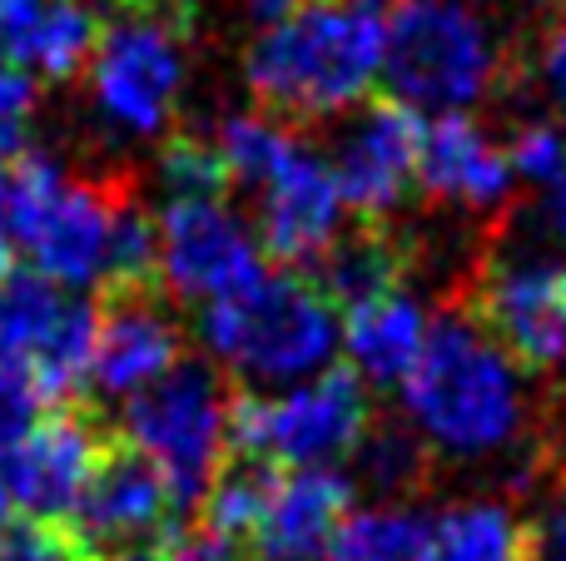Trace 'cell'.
Segmentation results:
<instances>
[{
    "mask_svg": "<svg viewBox=\"0 0 566 561\" xmlns=\"http://www.w3.org/2000/svg\"><path fill=\"white\" fill-rule=\"evenodd\" d=\"M10 517H15V502H10L6 483H0V532H6V527H10Z\"/></svg>",
    "mask_w": 566,
    "mask_h": 561,
    "instance_id": "40",
    "label": "cell"
},
{
    "mask_svg": "<svg viewBox=\"0 0 566 561\" xmlns=\"http://www.w3.org/2000/svg\"><path fill=\"white\" fill-rule=\"evenodd\" d=\"M537 70H542V85H547V95H552V105H557V115L566 119V6L557 10V20L547 25V35H542Z\"/></svg>",
    "mask_w": 566,
    "mask_h": 561,
    "instance_id": "34",
    "label": "cell"
},
{
    "mask_svg": "<svg viewBox=\"0 0 566 561\" xmlns=\"http://www.w3.org/2000/svg\"><path fill=\"white\" fill-rule=\"evenodd\" d=\"M259 234L224 199H169L159 214V278L185 304H214L264 274Z\"/></svg>",
    "mask_w": 566,
    "mask_h": 561,
    "instance_id": "9",
    "label": "cell"
},
{
    "mask_svg": "<svg viewBox=\"0 0 566 561\" xmlns=\"http://www.w3.org/2000/svg\"><path fill=\"white\" fill-rule=\"evenodd\" d=\"M303 6H308V0H244V15L254 20L259 30H269V25H283L289 15H298Z\"/></svg>",
    "mask_w": 566,
    "mask_h": 561,
    "instance_id": "38",
    "label": "cell"
},
{
    "mask_svg": "<svg viewBox=\"0 0 566 561\" xmlns=\"http://www.w3.org/2000/svg\"><path fill=\"white\" fill-rule=\"evenodd\" d=\"M512 70V55L468 0H392L382 15V95L412 109H468Z\"/></svg>",
    "mask_w": 566,
    "mask_h": 561,
    "instance_id": "3",
    "label": "cell"
},
{
    "mask_svg": "<svg viewBox=\"0 0 566 561\" xmlns=\"http://www.w3.org/2000/svg\"><path fill=\"white\" fill-rule=\"evenodd\" d=\"M418 561H532V522L492 497L452 502L428 522Z\"/></svg>",
    "mask_w": 566,
    "mask_h": 561,
    "instance_id": "20",
    "label": "cell"
},
{
    "mask_svg": "<svg viewBox=\"0 0 566 561\" xmlns=\"http://www.w3.org/2000/svg\"><path fill=\"white\" fill-rule=\"evenodd\" d=\"M109 6L129 10L135 20H165L175 30H195V0H109Z\"/></svg>",
    "mask_w": 566,
    "mask_h": 561,
    "instance_id": "36",
    "label": "cell"
},
{
    "mask_svg": "<svg viewBox=\"0 0 566 561\" xmlns=\"http://www.w3.org/2000/svg\"><path fill=\"white\" fill-rule=\"evenodd\" d=\"M378 0H308L283 25L259 30L244 55V80L264 115L303 125L358 105L378 80Z\"/></svg>",
    "mask_w": 566,
    "mask_h": 561,
    "instance_id": "2",
    "label": "cell"
},
{
    "mask_svg": "<svg viewBox=\"0 0 566 561\" xmlns=\"http://www.w3.org/2000/svg\"><path fill=\"white\" fill-rule=\"evenodd\" d=\"M129 561H165V557H159V547H155V552H139V557H129Z\"/></svg>",
    "mask_w": 566,
    "mask_h": 561,
    "instance_id": "41",
    "label": "cell"
},
{
    "mask_svg": "<svg viewBox=\"0 0 566 561\" xmlns=\"http://www.w3.org/2000/svg\"><path fill=\"white\" fill-rule=\"evenodd\" d=\"M199 334L234 373L289 383L328 363L338 348V308L303 268H264L249 288L199 308Z\"/></svg>",
    "mask_w": 566,
    "mask_h": 561,
    "instance_id": "4",
    "label": "cell"
},
{
    "mask_svg": "<svg viewBox=\"0 0 566 561\" xmlns=\"http://www.w3.org/2000/svg\"><path fill=\"white\" fill-rule=\"evenodd\" d=\"M0 561H95L80 532L70 522H50V517H10L0 532Z\"/></svg>",
    "mask_w": 566,
    "mask_h": 561,
    "instance_id": "29",
    "label": "cell"
},
{
    "mask_svg": "<svg viewBox=\"0 0 566 561\" xmlns=\"http://www.w3.org/2000/svg\"><path fill=\"white\" fill-rule=\"evenodd\" d=\"M363 463V483L382 497H398V493H418L428 483V443H418L412 433L402 427H368L363 443L353 447Z\"/></svg>",
    "mask_w": 566,
    "mask_h": 561,
    "instance_id": "27",
    "label": "cell"
},
{
    "mask_svg": "<svg viewBox=\"0 0 566 561\" xmlns=\"http://www.w3.org/2000/svg\"><path fill=\"white\" fill-rule=\"evenodd\" d=\"M65 522L95 552V561H129L139 552H155L179 527V512L165 473L125 433H105L95 473Z\"/></svg>",
    "mask_w": 566,
    "mask_h": 561,
    "instance_id": "8",
    "label": "cell"
},
{
    "mask_svg": "<svg viewBox=\"0 0 566 561\" xmlns=\"http://www.w3.org/2000/svg\"><path fill=\"white\" fill-rule=\"evenodd\" d=\"M507 149H497L462 109H448L422 125L418 145V189L432 199H458L468 209H497L512 189Z\"/></svg>",
    "mask_w": 566,
    "mask_h": 561,
    "instance_id": "17",
    "label": "cell"
},
{
    "mask_svg": "<svg viewBox=\"0 0 566 561\" xmlns=\"http://www.w3.org/2000/svg\"><path fill=\"white\" fill-rule=\"evenodd\" d=\"M249 561H279V557H254V552H249Z\"/></svg>",
    "mask_w": 566,
    "mask_h": 561,
    "instance_id": "42",
    "label": "cell"
},
{
    "mask_svg": "<svg viewBox=\"0 0 566 561\" xmlns=\"http://www.w3.org/2000/svg\"><path fill=\"white\" fill-rule=\"evenodd\" d=\"M532 561H566V483L557 487V502L532 522Z\"/></svg>",
    "mask_w": 566,
    "mask_h": 561,
    "instance_id": "35",
    "label": "cell"
},
{
    "mask_svg": "<svg viewBox=\"0 0 566 561\" xmlns=\"http://www.w3.org/2000/svg\"><path fill=\"white\" fill-rule=\"evenodd\" d=\"M30 119H35V75L0 65V169L30 149Z\"/></svg>",
    "mask_w": 566,
    "mask_h": 561,
    "instance_id": "31",
    "label": "cell"
},
{
    "mask_svg": "<svg viewBox=\"0 0 566 561\" xmlns=\"http://www.w3.org/2000/svg\"><path fill=\"white\" fill-rule=\"evenodd\" d=\"M60 184H65L60 165L50 155H40V149H25L20 159H10L0 169V234L15 248L30 239V229L45 214V204L55 199Z\"/></svg>",
    "mask_w": 566,
    "mask_h": 561,
    "instance_id": "26",
    "label": "cell"
},
{
    "mask_svg": "<svg viewBox=\"0 0 566 561\" xmlns=\"http://www.w3.org/2000/svg\"><path fill=\"white\" fill-rule=\"evenodd\" d=\"M338 219H343V199L328 159L298 149L264 184L259 248L279 268H308L323 254V244L338 234Z\"/></svg>",
    "mask_w": 566,
    "mask_h": 561,
    "instance_id": "15",
    "label": "cell"
},
{
    "mask_svg": "<svg viewBox=\"0 0 566 561\" xmlns=\"http://www.w3.org/2000/svg\"><path fill=\"white\" fill-rule=\"evenodd\" d=\"M412 264H418V244L392 219H353V229L323 244V254L308 264V278L338 314H353L408 284Z\"/></svg>",
    "mask_w": 566,
    "mask_h": 561,
    "instance_id": "16",
    "label": "cell"
},
{
    "mask_svg": "<svg viewBox=\"0 0 566 561\" xmlns=\"http://www.w3.org/2000/svg\"><path fill=\"white\" fill-rule=\"evenodd\" d=\"M159 174H165L169 199H229L234 194V174H229L219 145L199 135H169L159 149Z\"/></svg>",
    "mask_w": 566,
    "mask_h": 561,
    "instance_id": "28",
    "label": "cell"
},
{
    "mask_svg": "<svg viewBox=\"0 0 566 561\" xmlns=\"http://www.w3.org/2000/svg\"><path fill=\"white\" fill-rule=\"evenodd\" d=\"M40 413H45V398H40L35 378L20 363H0V463H6L10 447L35 427Z\"/></svg>",
    "mask_w": 566,
    "mask_h": 561,
    "instance_id": "32",
    "label": "cell"
},
{
    "mask_svg": "<svg viewBox=\"0 0 566 561\" xmlns=\"http://www.w3.org/2000/svg\"><path fill=\"white\" fill-rule=\"evenodd\" d=\"M537 214H542V224H547L552 239H566V165H562L557 179H547V194H542Z\"/></svg>",
    "mask_w": 566,
    "mask_h": 561,
    "instance_id": "37",
    "label": "cell"
},
{
    "mask_svg": "<svg viewBox=\"0 0 566 561\" xmlns=\"http://www.w3.org/2000/svg\"><path fill=\"white\" fill-rule=\"evenodd\" d=\"M522 373L566 363V268L562 264H478L448 294Z\"/></svg>",
    "mask_w": 566,
    "mask_h": 561,
    "instance_id": "7",
    "label": "cell"
},
{
    "mask_svg": "<svg viewBox=\"0 0 566 561\" xmlns=\"http://www.w3.org/2000/svg\"><path fill=\"white\" fill-rule=\"evenodd\" d=\"M418 145H422V109L392 95H373L368 115L343 135L333 155L343 209L353 219H392L408 194L418 189Z\"/></svg>",
    "mask_w": 566,
    "mask_h": 561,
    "instance_id": "12",
    "label": "cell"
},
{
    "mask_svg": "<svg viewBox=\"0 0 566 561\" xmlns=\"http://www.w3.org/2000/svg\"><path fill=\"white\" fill-rule=\"evenodd\" d=\"M353 502H358V487L338 467H279L249 552L279 561H318L333 532L348 522Z\"/></svg>",
    "mask_w": 566,
    "mask_h": 561,
    "instance_id": "14",
    "label": "cell"
},
{
    "mask_svg": "<svg viewBox=\"0 0 566 561\" xmlns=\"http://www.w3.org/2000/svg\"><path fill=\"white\" fill-rule=\"evenodd\" d=\"M298 149H303L298 135L274 115H234V119H224V129H219V155H224L234 184L264 189Z\"/></svg>",
    "mask_w": 566,
    "mask_h": 561,
    "instance_id": "25",
    "label": "cell"
},
{
    "mask_svg": "<svg viewBox=\"0 0 566 561\" xmlns=\"http://www.w3.org/2000/svg\"><path fill=\"white\" fill-rule=\"evenodd\" d=\"M507 165H512V174L532 179V184H547V179H557L562 165H566V135L557 125H547V119H532V125L512 129Z\"/></svg>",
    "mask_w": 566,
    "mask_h": 561,
    "instance_id": "30",
    "label": "cell"
},
{
    "mask_svg": "<svg viewBox=\"0 0 566 561\" xmlns=\"http://www.w3.org/2000/svg\"><path fill=\"white\" fill-rule=\"evenodd\" d=\"M185 30L165 20H129V25L99 30L90 80L95 99L115 125L135 135H159L175 119L179 89H185Z\"/></svg>",
    "mask_w": 566,
    "mask_h": 561,
    "instance_id": "10",
    "label": "cell"
},
{
    "mask_svg": "<svg viewBox=\"0 0 566 561\" xmlns=\"http://www.w3.org/2000/svg\"><path fill=\"white\" fill-rule=\"evenodd\" d=\"M105 433L109 427L85 403H60L55 413H40L35 427L0 463V483H6L10 502L25 517L65 522L85 493L90 473H95Z\"/></svg>",
    "mask_w": 566,
    "mask_h": 561,
    "instance_id": "11",
    "label": "cell"
},
{
    "mask_svg": "<svg viewBox=\"0 0 566 561\" xmlns=\"http://www.w3.org/2000/svg\"><path fill=\"white\" fill-rule=\"evenodd\" d=\"M165 561H249V547L229 542V537L209 532V527H175V532L159 542Z\"/></svg>",
    "mask_w": 566,
    "mask_h": 561,
    "instance_id": "33",
    "label": "cell"
},
{
    "mask_svg": "<svg viewBox=\"0 0 566 561\" xmlns=\"http://www.w3.org/2000/svg\"><path fill=\"white\" fill-rule=\"evenodd\" d=\"M373 427V393L353 368H328L283 398L229 388L224 443L269 467H333Z\"/></svg>",
    "mask_w": 566,
    "mask_h": 561,
    "instance_id": "5",
    "label": "cell"
},
{
    "mask_svg": "<svg viewBox=\"0 0 566 561\" xmlns=\"http://www.w3.org/2000/svg\"><path fill=\"white\" fill-rule=\"evenodd\" d=\"M185 358V334L165 304V288L99 294L90 378L105 398H135Z\"/></svg>",
    "mask_w": 566,
    "mask_h": 561,
    "instance_id": "13",
    "label": "cell"
},
{
    "mask_svg": "<svg viewBox=\"0 0 566 561\" xmlns=\"http://www.w3.org/2000/svg\"><path fill=\"white\" fill-rule=\"evenodd\" d=\"M65 288L55 278H45L35 264L30 268H10L0 278V363H20L40 348V338L50 334V324L65 308Z\"/></svg>",
    "mask_w": 566,
    "mask_h": 561,
    "instance_id": "22",
    "label": "cell"
},
{
    "mask_svg": "<svg viewBox=\"0 0 566 561\" xmlns=\"http://www.w3.org/2000/svg\"><path fill=\"white\" fill-rule=\"evenodd\" d=\"M428 522L412 507H368V512H348V522L333 532L328 561H418Z\"/></svg>",
    "mask_w": 566,
    "mask_h": 561,
    "instance_id": "23",
    "label": "cell"
},
{
    "mask_svg": "<svg viewBox=\"0 0 566 561\" xmlns=\"http://www.w3.org/2000/svg\"><path fill=\"white\" fill-rule=\"evenodd\" d=\"M10 268H15V244H10V239L0 234V278H6Z\"/></svg>",
    "mask_w": 566,
    "mask_h": 561,
    "instance_id": "39",
    "label": "cell"
},
{
    "mask_svg": "<svg viewBox=\"0 0 566 561\" xmlns=\"http://www.w3.org/2000/svg\"><path fill=\"white\" fill-rule=\"evenodd\" d=\"M229 383L205 358H179L165 378L125 403V437L165 473L175 512L189 517L224 463Z\"/></svg>",
    "mask_w": 566,
    "mask_h": 561,
    "instance_id": "6",
    "label": "cell"
},
{
    "mask_svg": "<svg viewBox=\"0 0 566 561\" xmlns=\"http://www.w3.org/2000/svg\"><path fill=\"white\" fill-rule=\"evenodd\" d=\"M348 328H343V348H348L353 373L368 388H398L408 378L412 358L422 348V334H428V318H422V304L408 298L402 288L373 298V304L353 308Z\"/></svg>",
    "mask_w": 566,
    "mask_h": 561,
    "instance_id": "19",
    "label": "cell"
},
{
    "mask_svg": "<svg viewBox=\"0 0 566 561\" xmlns=\"http://www.w3.org/2000/svg\"><path fill=\"white\" fill-rule=\"evenodd\" d=\"M115 199L119 194H105L99 184H70L65 179L20 248H25L30 264L45 278H55L60 288L95 284L99 264H105L109 209H115Z\"/></svg>",
    "mask_w": 566,
    "mask_h": 561,
    "instance_id": "18",
    "label": "cell"
},
{
    "mask_svg": "<svg viewBox=\"0 0 566 561\" xmlns=\"http://www.w3.org/2000/svg\"><path fill=\"white\" fill-rule=\"evenodd\" d=\"M99 15L80 0H50L45 10V25L35 35V50L25 60V75H40L50 85H65L75 80L80 70H90L95 60V45H99Z\"/></svg>",
    "mask_w": 566,
    "mask_h": 561,
    "instance_id": "24",
    "label": "cell"
},
{
    "mask_svg": "<svg viewBox=\"0 0 566 561\" xmlns=\"http://www.w3.org/2000/svg\"><path fill=\"white\" fill-rule=\"evenodd\" d=\"M398 388L432 453L462 463H482L512 447L527 423L517 363L458 308H442L438 324H428L418 358Z\"/></svg>",
    "mask_w": 566,
    "mask_h": 561,
    "instance_id": "1",
    "label": "cell"
},
{
    "mask_svg": "<svg viewBox=\"0 0 566 561\" xmlns=\"http://www.w3.org/2000/svg\"><path fill=\"white\" fill-rule=\"evenodd\" d=\"M99 294H145L165 288L159 278V219L139 199H115L109 209L105 264H99Z\"/></svg>",
    "mask_w": 566,
    "mask_h": 561,
    "instance_id": "21",
    "label": "cell"
}]
</instances>
